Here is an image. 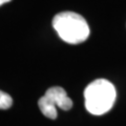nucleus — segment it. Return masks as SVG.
<instances>
[{
	"instance_id": "f257e3e1",
	"label": "nucleus",
	"mask_w": 126,
	"mask_h": 126,
	"mask_svg": "<svg viewBox=\"0 0 126 126\" xmlns=\"http://www.w3.org/2000/svg\"><path fill=\"white\" fill-rule=\"evenodd\" d=\"M117 98L116 87L106 79H97L86 86L84 100L86 110L94 116L109 111Z\"/></svg>"
},
{
	"instance_id": "f03ea898",
	"label": "nucleus",
	"mask_w": 126,
	"mask_h": 126,
	"mask_svg": "<svg viewBox=\"0 0 126 126\" xmlns=\"http://www.w3.org/2000/svg\"><path fill=\"white\" fill-rule=\"evenodd\" d=\"M53 26L63 41L79 44L88 38L90 30L85 19L74 12H62L53 19Z\"/></svg>"
},
{
	"instance_id": "7ed1b4c3",
	"label": "nucleus",
	"mask_w": 126,
	"mask_h": 126,
	"mask_svg": "<svg viewBox=\"0 0 126 126\" xmlns=\"http://www.w3.org/2000/svg\"><path fill=\"white\" fill-rule=\"evenodd\" d=\"M38 106L46 118L55 120L58 116L57 106L63 110H69L73 107V101L62 87L53 86L47 89L44 96L39 99Z\"/></svg>"
},
{
	"instance_id": "20e7f679",
	"label": "nucleus",
	"mask_w": 126,
	"mask_h": 126,
	"mask_svg": "<svg viewBox=\"0 0 126 126\" xmlns=\"http://www.w3.org/2000/svg\"><path fill=\"white\" fill-rule=\"evenodd\" d=\"M13 104V99L9 94L0 90V109H7Z\"/></svg>"
},
{
	"instance_id": "39448f33",
	"label": "nucleus",
	"mask_w": 126,
	"mask_h": 126,
	"mask_svg": "<svg viewBox=\"0 0 126 126\" xmlns=\"http://www.w3.org/2000/svg\"><path fill=\"white\" fill-rule=\"evenodd\" d=\"M11 0H0V6H1L2 4H5V3H7V2H10Z\"/></svg>"
}]
</instances>
